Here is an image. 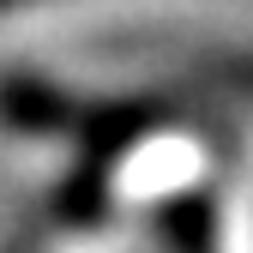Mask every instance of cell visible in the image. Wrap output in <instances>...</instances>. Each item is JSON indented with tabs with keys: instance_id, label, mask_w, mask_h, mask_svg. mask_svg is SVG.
Listing matches in <instances>:
<instances>
[{
	"instance_id": "2",
	"label": "cell",
	"mask_w": 253,
	"mask_h": 253,
	"mask_svg": "<svg viewBox=\"0 0 253 253\" xmlns=\"http://www.w3.org/2000/svg\"><path fill=\"white\" fill-rule=\"evenodd\" d=\"M109 163H90V157H79L73 175L48 187V199H42V229H90V223H103L109 217Z\"/></svg>"
},
{
	"instance_id": "4",
	"label": "cell",
	"mask_w": 253,
	"mask_h": 253,
	"mask_svg": "<svg viewBox=\"0 0 253 253\" xmlns=\"http://www.w3.org/2000/svg\"><path fill=\"white\" fill-rule=\"evenodd\" d=\"M0 6H12V0H0Z\"/></svg>"
},
{
	"instance_id": "3",
	"label": "cell",
	"mask_w": 253,
	"mask_h": 253,
	"mask_svg": "<svg viewBox=\"0 0 253 253\" xmlns=\"http://www.w3.org/2000/svg\"><path fill=\"white\" fill-rule=\"evenodd\" d=\"M157 235L175 241V247H211L217 241V205L205 187L193 193H175L169 205H157Z\"/></svg>"
},
{
	"instance_id": "1",
	"label": "cell",
	"mask_w": 253,
	"mask_h": 253,
	"mask_svg": "<svg viewBox=\"0 0 253 253\" xmlns=\"http://www.w3.org/2000/svg\"><path fill=\"white\" fill-rule=\"evenodd\" d=\"M0 121L18 133H67L79 157L121 169V157L139 139H151L157 126H169L175 109L157 97H126V103H79L67 90H54L37 73H12L0 79Z\"/></svg>"
}]
</instances>
